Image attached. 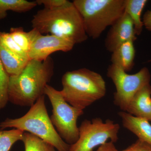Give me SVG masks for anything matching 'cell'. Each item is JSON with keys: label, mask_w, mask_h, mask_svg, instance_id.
<instances>
[{"label": "cell", "mask_w": 151, "mask_h": 151, "mask_svg": "<svg viewBox=\"0 0 151 151\" xmlns=\"http://www.w3.org/2000/svg\"><path fill=\"white\" fill-rule=\"evenodd\" d=\"M54 69V62L50 57L42 61L30 59L19 74L10 76L9 101L20 106L31 107L45 95Z\"/></svg>", "instance_id": "obj_1"}, {"label": "cell", "mask_w": 151, "mask_h": 151, "mask_svg": "<svg viewBox=\"0 0 151 151\" xmlns=\"http://www.w3.org/2000/svg\"><path fill=\"white\" fill-rule=\"evenodd\" d=\"M31 23L32 28L41 34H50L75 44L84 42L88 38L81 15L73 2L69 1L57 9L38 11L33 17Z\"/></svg>", "instance_id": "obj_2"}, {"label": "cell", "mask_w": 151, "mask_h": 151, "mask_svg": "<svg viewBox=\"0 0 151 151\" xmlns=\"http://www.w3.org/2000/svg\"><path fill=\"white\" fill-rule=\"evenodd\" d=\"M60 92L70 105L84 111L105 97L106 83L99 73L86 68L65 72L62 78Z\"/></svg>", "instance_id": "obj_3"}, {"label": "cell", "mask_w": 151, "mask_h": 151, "mask_svg": "<svg viewBox=\"0 0 151 151\" xmlns=\"http://www.w3.org/2000/svg\"><path fill=\"white\" fill-rule=\"evenodd\" d=\"M40 97L29 111L18 119H6L0 123V129L13 128L27 132L49 143L58 151H69L70 145L60 137L49 116L45 97Z\"/></svg>", "instance_id": "obj_4"}, {"label": "cell", "mask_w": 151, "mask_h": 151, "mask_svg": "<svg viewBox=\"0 0 151 151\" xmlns=\"http://www.w3.org/2000/svg\"><path fill=\"white\" fill-rule=\"evenodd\" d=\"M88 37L98 38L125 12V0H74Z\"/></svg>", "instance_id": "obj_5"}, {"label": "cell", "mask_w": 151, "mask_h": 151, "mask_svg": "<svg viewBox=\"0 0 151 151\" xmlns=\"http://www.w3.org/2000/svg\"><path fill=\"white\" fill-rule=\"evenodd\" d=\"M44 93L48 97L52 106V115L50 119L53 126L65 142L73 145L78 140L79 137L77 121L84 114V111L68 104L64 100L60 91L48 84L46 86Z\"/></svg>", "instance_id": "obj_6"}, {"label": "cell", "mask_w": 151, "mask_h": 151, "mask_svg": "<svg viewBox=\"0 0 151 151\" xmlns=\"http://www.w3.org/2000/svg\"><path fill=\"white\" fill-rule=\"evenodd\" d=\"M120 126L112 120L105 122L100 118L91 121L85 119L79 129V137L74 144L70 145L69 151H94L108 141L115 143L119 140Z\"/></svg>", "instance_id": "obj_7"}, {"label": "cell", "mask_w": 151, "mask_h": 151, "mask_svg": "<svg viewBox=\"0 0 151 151\" xmlns=\"http://www.w3.org/2000/svg\"><path fill=\"white\" fill-rule=\"evenodd\" d=\"M107 75L116 86L113 103L125 112L136 93L147 84H150L151 76L147 67L143 68L135 74H129L119 66L113 64L108 66Z\"/></svg>", "instance_id": "obj_8"}, {"label": "cell", "mask_w": 151, "mask_h": 151, "mask_svg": "<svg viewBox=\"0 0 151 151\" xmlns=\"http://www.w3.org/2000/svg\"><path fill=\"white\" fill-rule=\"evenodd\" d=\"M75 45L70 41L56 36L40 34L33 42L28 55L29 59L44 61L56 52L70 51Z\"/></svg>", "instance_id": "obj_9"}, {"label": "cell", "mask_w": 151, "mask_h": 151, "mask_svg": "<svg viewBox=\"0 0 151 151\" xmlns=\"http://www.w3.org/2000/svg\"><path fill=\"white\" fill-rule=\"evenodd\" d=\"M137 39L132 19L124 12L111 26L105 38V47L107 50L112 52L124 42L131 40L135 41Z\"/></svg>", "instance_id": "obj_10"}, {"label": "cell", "mask_w": 151, "mask_h": 151, "mask_svg": "<svg viewBox=\"0 0 151 151\" xmlns=\"http://www.w3.org/2000/svg\"><path fill=\"white\" fill-rule=\"evenodd\" d=\"M127 113L151 122V85L147 84L136 93L127 107Z\"/></svg>", "instance_id": "obj_11"}, {"label": "cell", "mask_w": 151, "mask_h": 151, "mask_svg": "<svg viewBox=\"0 0 151 151\" xmlns=\"http://www.w3.org/2000/svg\"><path fill=\"white\" fill-rule=\"evenodd\" d=\"M118 115L122 119L124 128L136 135L138 139L151 146V124L150 122L132 116L125 111H120Z\"/></svg>", "instance_id": "obj_12"}, {"label": "cell", "mask_w": 151, "mask_h": 151, "mask_svg": "<svg viewBox=\"0 0 151 151\" xmlns=\"http://www.w3.org/2000/svg\"><path fill=\"white\" fill-rule=\"evenodd\" d=\"M133 40L122 44L112 52V64L122 68L125 72L131 71L134 65L135 49Z\"/></svg>", "instance_id": "obj_13"}, {"label": "cell", "mask_w": 151, "mask_h": 151, "mask_svg": "<svg viewBox=\"0 0 151 151\" xmlns=\"http://www.w3.org/2000/svg\"><path fill=\"white\" fill-rule=\"evenodd\" d=\"M0 59L9 76L18 75L29 61L27 58L19 56L0 45Z\"/></svg>", "instance_id": "obj_14"}, {"label": "cell", "mask_w": 151, "mask_h": 151, "mask_svg": "<svg viewBox=\"0 0 151 151\" xmlns=\"http://www.w3.org/2000/svg\"><path fill=\"white\" fill-rule=\"evenodd\" d=\"M147 0H125V12L132 19L136 35H140L144 26L141 15Z\"/></svg>", "instance_id": "obj_15"}, {"label": "cell", "mask_w": 151, "mask_h": 151, "mask_svg": "<svg viewBox=\"0 0 151 151\" xmlns=\"http://www.w3.org/2000/svg\"><path fill=\"white\" fill-rule=\"evenodd\" d=\"M9 32L16 43L27 55L33 42L41 34L35 28L27 32L22 27L11 28Z\"/></svg>", "instance_id": "obj_16"}, {"label": "cell", "mask_w": 151, "mask_h": 151, "mask_svg": "<svg viewBox=\"0 0 151 151\" xmlns=\"http://www.w3.org/2000/svg\"><path fill=\"white\" fill-rule=\"evenodd\" d=\"M36 1L26 0H0V21L7 16V12L24 13L31 10L37 6Z\"/></svg>", "instance_id": "obj_17"}, {"label": "cell", "mask_w": 151, "mask_h": 151, "mask_svg": "<svg viewBox=\"0 0 151 151\" xmlns=\"http://www.w3.org/2000/svg\"><path fill=\"white\" fill-rule=\"evenodd\" d=\"M22 141L25 151H56L53 146L35 135L25 132Z\"/></svg>", "instance_id": "obj_18"}, {"label": "cell", "mask_w": 151, "mask_h": 151, "mask_svg": "<svg viewBox=\"0 0 151 151\" xmlns=\"http://www.w3.org/2000/svg\"><path fill=\"white\" fill-rule=\"evenodd\" d=\"M24 132L15 129L10 130L0 129V151H9L15 143L22 141Z\"/></svg>", "instance_id": "obj_19"}, {"label": "cell", "mask_w": 151, "mask_h": 151, "mask_svg": "<svg viewBox=\"0 0 151 151\" xmlns=\"http://www.w3.org/2000/svg\"><path fill=\"white\" fill-rule=\"evenodd\" d=\"M9 76L6 73L0 59V110L9 101L8 85Z\"/></svg>", "instance_id": "obj_20"}, {"label": "cell", "mask_w": 151, "mask_h": 151, "mask_svg": "<svg viewBox=\"0 0 151 151\" xmlns=\"http://www.w3.org/2000/svg\"><path fill=\"white\" fill-rule=\"evenodd\" d=\"M0 45L19 56L29 58L28 55L16 43L9 32H0Z\"/></svg>", "instance_id": "obj_21"}, {"label": "cell", "mask_w": 151, "mask_h": 151, "mask_svg": "<svg viewBox=\"0 0 151 151\" xmlns=\"http://www.w3.org/2000/svg\"><path fill=\"white\" fill-rule=\"evenodd\" d=\"M67 0H36L37 5H43L44 9H54L64 5L68 2Z\"/></svg>", "instance_id": "obj_22"}, {"label": "cell", "mask_w": 151, "mask_h": 151, "mask_svg": "<svg viewBox=\"0 0 151 151\" xmlns=\"http://www.w3.org/2000/svg\"><path fill=\"white\" fill-rule=\"evenodd\" d=\"M121 151H151V146L142 141L138 139L127 148Z\"/></svg>", "instance_id": "obj_23"}, {"label": "cell", "mask_w": 151, "mask_h": 151, "mask_svg": "<svg viewBox=\"0 0 151 151\" xmlns=\"http://www.w3.org/2000/svg\"><path fill=\"white\" fill-rule=\"evenodd\" d=\"M142 22L146 29L151 31V9L150 10L147 11L144 14Z\"/></svg>", "instance_id": "obj_24"}, {"label": "cell", "mask_w": 151, "mask_h": 151, "mask_svg": "<svg viewBox=\"0 0 151 151\" xmlns=\"http://www.w3.org/2000/svg\"><path fill=\"white\" fill-rule=\"evenodd\" d=\"M95 151H119L116 148L114 143L111 142H108L98 147Z\"/></svg>", "instance_id": "obj_25"}]
</instances>
